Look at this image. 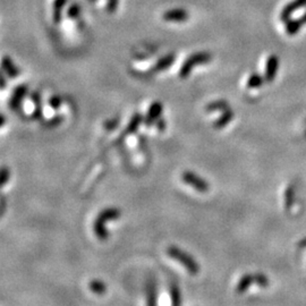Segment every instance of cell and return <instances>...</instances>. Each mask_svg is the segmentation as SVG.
Here are the masks:
<instances>
[{
    "label": "cell",
    "mask_w": 306,
    "mask_h": 306,
    "mask_svg": "<svg viewBox=\"0 0 306 306\" xmlns=\"http://www.w3.org/2000/svg\"><path fill=\"white\" fill-rule=\"evenodd\" d=\"M167 254L174 260L178 261L179 263H182L189 272L193 273V275H197L199 272L200 268L199 264L197 263V261L192 258L190 254H187L186 252L179 250V248L176 246H169L168 250H167Z\"/></svg>",
    "instance_id": "1"
},
{
    "label": "cell",
    "mask_w": 306,
    "mask_h": 306,
    "mask_svg": "<svg viewBox=\"0 0 306 306\" xmlns=\"http://www.w3.org/2000/svg\"><path fill=\"white\" fill-rule=\"evenodd\" d=\"M120 217V211L115 207H110V209H105L98 215L95 222V231L98 237L101 239H105L108 237V232L104 228V222L108 220L117 219Z\"/></svg>",
    "instance_id": "2"
},
{
    "label": "cell",
    "mask_w": 306,
    "mask_h": 306,
    "mask_svg": "<svg viewBox=\"0 0 306 306\" xmlns=\"http://www.w3.org/2000/svg\"><path fill=\"white\" fill-rule=\"evenodd\" d=\"M209 61H211V55L209 52H195V54L190 56L189 58L184 61L181 72H179V75H181L183 79H186L195 66L207 64Z\"/></svg>",
    "instance_id": "3"
},
{
    "label": "cell",
    "mask_w": 306,
    "mask_h": 306,
    "mask_svg": "<svg viewBox=\"0 0 306 306\" xmlns=\"http://www.w3.org/2000/svg\"><path fill=\"white\" fill-rule=\"evenodd\" d=\"M183 181L199 192H206L209 190V184L192 171H185L183 174Z\"/></svg>",
    "instance_id": "4"
},
{
    "label": "cell",
    "mask_w": 306,
    "mask_h": 306,
    "mask_svg": "<svg viewBox=\"0 0 306 306\" xmlns=\"http://www.w3.org/2000/svg\"><path fill=\"white\" fill-rule=\"evenodd\" d=\"M306 7V0H293V1L288 2L280 13V20L281 22H288L291 19V16L295 13V11L302 9V8Z\"/></svg>",
    "instance_id": "5"
},
{
    "label": "cell",
    "mask_w": 306,
    "mask_h": 306,
    "mask_svg": "<svg viewBox=\"0 0 306 306\" xmlns=\"http://www.w3.org/2000/svg\"><path fill=\"white\" fill-rule=\"evenodd\" d=\"M189 13L183 8H174V9H169L163 13L162 18L166 22H173V23H184L189 19Z\"/></svg>",
    "instance_id": "6"
},
{
    "label": "cell",
    "mask_w": 306,
    "mask_h": 306,
    "mask_svg": "<svg viewBox=\"0 0 306 306\" xmlns=\"http://www.w3.org/2000/svg\"><path fill=\"white\" fill-rule=\"evenodd\" d=\"M279 68V59L276 55L269 56V58L267 60V64H265V74L264 79L267 82H273L276 79L277 73H278Z\"/></svg>",
    "instance_id": "7"
},
{
    "label": "cell",
    "mask_w": 306,
    "mask_h": 306,
    "mask_svg": "<svg viewBox=\"0 0 306 306\" xmlns=\"http://www.w3.org/2000/svg\"><path fill=\"white\" fill-rule=\"evenodd\" d=\"M305 24H306V11L300 18L289 19L288 22H286V33L291 36L296 35Z\"/></svg>",
    "instance_id": "8"
},
{
    "label": "cell",
    "mask_w": 306,
    "mask_h": 306,
    "mask_svg": "<svg viewBox=\"0 0 306 306\" xmlns=\"http://www.w3.org/2000/svg\"><path fill=\"white\" fill-rule=\"evenodd\" d=\"M26 93H27L26 85H19L18 88H16L9 100V107L11 109L17 108L20 103V101H22L24 99V97L26 96Z\"/></svg>",
    "instance_id": "9"
},
{
    "label": "cell",
    "mask_w": 306,
    "mask_h": 306,
    "mask_svg": "<svg viewBox=\"0 0 306 306\" xmlns=\"http://www.w3.org/2000/svg\"><path fill=\"white\" fill-rule=\"evenodd\" d=\"M161 112H162V104L158 101L153 102L148 110V115H146V118H145V124L150 126L152 122L156 121L158 118L160 117Z\"/></svg>",
    "instance_id": "10"
},
{
    "label": "cell",
    "mask_w": 306,
    "mask_h": 306,
    "mask_svg": "<svg viewBox=\"0 0 306 306\" xmlns=\"http://www.w3.org/2000/svg\"><path fill=\"white\" fill-rule=\"evenodd\" d=\"M2 69L6 74L10 77V79H16L17 75H19L18 68L15 66L13 61L8 57H3L2 59Z\"/></svg>",
    "instance_id": "11"
},
{
    "label": "cell",
    "mask_w": 306,
    "mask_h": 306,
    "mask_svg": "<svg viewBox=\"0 0 306 306\" xmlns=\"http://www.w3.org/2000/svg\"><path fill=\"white\" fill-rule=\"evenodd\" d=\"M234 118V112H232L231 109H226L224 111H222V115L220 116L217 120L214 122V127L215 128H222L224 126H227L229 124L230 120Z\"/></svg>",
    "instance_id": "12"
},
{
    "label": "cell",
    "mask_w": 306,
    "mask_h": 306,
    "mask_svg": "<svg viewBox=\"0 0 306 306\" xmlns=\"http://www.w3.org/2000/svg\"><path fill=\"white\" fill-rule=\"evenodd\" d=\"M264 81L265 79H263V77L260 74H258V73H253V74H251L247 80V88L248 89H260L263 85Z\"/></svg>",
    "instance_id": "13"
},
{
    "label": "cell",
    "mask_w": 306,
    "mask_h": 306,
    "mask_svg": "<svg viewBox=\"0 0 306 306\" xmlns=\"http://www.w3.org/2000/svg\"><path fill=\"white\" fill-rule=\"evenodd\" d=\"M174 60H175V56L171 54L162 57L161 59L158 60L156 67H154V72H160V71H163V69L168 68L170 65L174 63Z\"/></svg>",
    "instance_id": "14"
},
{
    "label": "cell",
    "mask_w": 306,
    "mask_h": 306,
    "mask_svg": "<svg viewBox=\"0 0 306 306\" xmlns=\"http://www.w3.org/2000/svg\"><path fill=\"white\" fill-rule=\"evenodd\" d=\"M228 108H229V107H228V103L226 101L217 100V101L211 102V103L206 105V111H209V112L224 111V110L228 109Z\"/></svg>",
    "instance_id": "15"
},
{
    "label": "cell",
    "mask_w": 306,
    "mask_h": 306,
    "mask_svg": "<svg viewBox=\"0 0 306 306\" xmlns=\"http://www.w3.org/2000/svg\"><path fill=\"white\" fill-rule=\"evenodd\" d=\"M67 3V0H55L54 2V22L59 23L61 18V10L65 7V5Z\"/></svg>",
    "instance_id": "16"
},
{
    "label": "cell",
    "mask_w": 306,
    "mask_h": 306,
    "mask_svg": "<svg viewBox=\"0 0 306 306\" xmlns=\"http://www.w3.org/2000/svg\"><path fill=\"white\" fill-rule=\"evenodd\" d=\"M141 121H142V117L138 115V113H135V115L132 117V119H130V122L128 124V127L126 128V134L133 133L134 130H136L137 127H138V125L141 124Z\"/></svg>",
    "instance_id": "17"
},
{
    "label": "cell",
    "mask_w": 306,
    "mask_h": 306,
    "mask_svg": "<svg viewBox=\"0 0 306 306\" xmlns=\"http://www.w3.org/2000/svg\"><path fill=\"white\" fill-rule=\"evenodd\" d=\"M90 289H91L93 293L99 294V295H101V294H103L105 292L107 287H105L104 283H102L101 280H95V281H92L91 284H90Z\"/></svg>",
    "instance_id": "18"
},
{
    "label": "cell",
    "mask_w": 306,
    "mask_h": 306,
    "mask_svg": "<svg viewBox=\"0 0 306 306\" xmlns=\"http://www.w3.org/2000/svg\"><path fill=\"white\" fill-rule=\"evenodd\" d=\"M170 293H171V302H173V306H181L182 297L176 286L174 285L173 287H171Z\"/></svg>",
    "instance_id": "19"
},
{
    "label": "cell",
    "mask_w": 306,
    "mask_h": 306,
    "mask_svg": "<svg viewBox=\"0 0 306 306\" xmlns=\"http://www.w3.org/2000/svg\"><path fill=\"white\" fill-rule=\"evenodd\" d=\"M81 13V8L77 3H74L71 8L68 9V17L69 18H76L79 17V15Z\"/></svg>",
    "instance_id": "20"
},
{
    "label": "cell",
    "mask_w": 306,
    "mask_h": 306,
    "mask_svg": "<svg viewBox=\"0 0 306 306\" xmlns=\"http://www.w3.org/2000/svg\"><path fill=\"white\" fill-rule=\"evenodd\" d=\"M50 105L54 109H58L59 105H60V98L52 97L50 99Z\"/></svg>",
    "instance_id": "21"
},
{
    "label": "cell",
    "mask_w": 306,
    "mask_h": 306,
    "mask_svg": "<svg viewBox=\"0 0 306 306\" xmlns=\"http://www.w3.org/2000/svg\"><path fill=\"white\" fill-rule=\"evenodd\" d=\"M1 176H2V182H1V184L2 185H5V184L7 183V181H8V176H9V170H8L6 167H3L2 168V173H1Z\"/></svg>",
    "instance_id": "22"
}]
</instances>
